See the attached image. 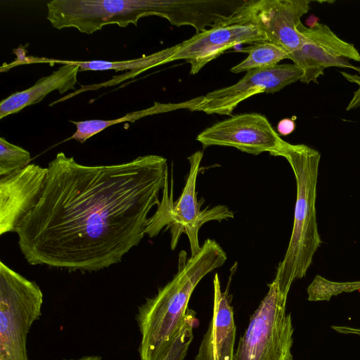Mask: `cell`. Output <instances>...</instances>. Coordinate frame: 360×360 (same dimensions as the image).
Masks as SVG:
<instances>
[{
	"instance_id": "24",
	"label": "cell",
	"mask_w": 360,
	"mask_h": 360,
	"mask_svg": "<svg viewBox=\"0 0 360 360\" xmlns=\"http://www.w3.org/2000/svg\"><path fill=\"white\" fill-rule=\"evenodd\" d=\"M345 333L346 334H352V335H360V328L347 326L345 328Z\"/></svg>"
},
{
	"instance_id": "23",
	"label": "cell",
	"mask_w": 360,
	"mask_h": 360,
	"mask_svg": "<svg viewBox=\"0 0 360 360\" xmlns=\"http://www.w3.org/2000/svg\"><path fill=\"white\" fill-rule=\"evenodd\" d=\"M185 356L180 352H170L165 360H184Z\"/></svg>"
},
{
	"instance_id": "25",
	"label": "cell",
	"mask_w": 360,
	"mask_h": 360,
	"mask_svg": "<svg viewBox=\"0 0 360 360\" xmlns=\"http://www.w3.org/2000/svg\"><path fill=\"white\" fill-rule=\"evenodd\" d=\"M70 360H101V358L98 356H85L79 359Z\"/></svg>"
},
{
	"instance_id": "1",
	"label": "cell",
	"mask_w": 360,
	"mask_h": 360,
	"mask_svg": "<svg viewBox=\"0 0 360 360\" xmlns=\"http://www.w3.org/2000/svg\"><path fill=\"white\" fill-rule=\"evenodd\" d=\"M37 206L16 229L27 262L95 271L120 262L137 246L159 206L167 161L146 155L109 165H84L57 153Z\"/></svg>"
},
{
	"instance_id": "5",
	"label": "cell",
	"mask_w": 360,
	"mask_h": 360,
	"mask_svg": "<svg viewBox=\"0 0 360 360\" xmlns=\"http://www.w3.org/2000/svg\"><path fill=\"white\" fill-rule=\"evenodd\" d=\"M250 319L233 360H293L291 349L294 328L286 312L288 295L276 281Z\"/></svg>"
},
{
	"instance_id": "13",
	"label": "cell",
	"mask_w": 360,
	"mask_h": 360,
	"mask_svg": "<svg viewBox=\"0 0 360 360\" xmlns=\"http://www.w3.org/2000/svg\"><path fill=\"white\" fill-rule=\"evenodd\" d=\"M263 41H268L266 36L253 25L215 26L195 33L179 44V48L169 63L184 59L191 65V74L195 75L224 51L236 45Z\"/></svg>"
},
{
	"instance_id": "12",
	"label": "cell",
	"mask_w": 360,
	"mask_h": 360,
	"mask_svg": "<svg viewBox=\"0 0 360 360\" xmlns=\"http://www.w3.org/2000/svg\"><path fill=\"white\" fill-rule=\"evenodd\" d=\"M48 168L35 164L0 179V235L16 229L38 204Z\"/></svg>"
},
{
	"instance_id": "18",
	"label": "cell",
	"mask_w": 360,
	"mask_h": 360,
	"mask_svg": "<svg viewBox=\"0 0 360 360\" xmlns=\"http://www.w3.org/2000/svg\"><path fill=\"white\" fill-rule=\"evenodd\" d=\"M247 53L248 57L231 68L233 73L266 69L278 65L284 59H289V53L283 47L269 41H257L239 49Z\"/></svg>"
},
{
	"instance_id": "4",
	"label": "cell",
	"mask_w": 360,
	"mask_h": 360,
	"mask_svg": "<svg viewBox=\"0 0 360 360\" xmlns=\"http://www.w3.org/2000/svg\"><path fill=\"white\" fill-rule=\"evenodd\" d=\"M39 286L0 262V360H28L27 338L41 315Z\"/></svg>"
},
{
	"instance_id": "20",
	"label": "cell",
	"mask_w": 360,
	"mask_h": 360,
	"mask_svg": "<svg viewBox=\"0 0 360 360\" xmlns=\"http://www.w3.org/2000/svg\"><path fill=\"white\" fill-rule=\"evenodd\" d=\"M28 150L0 138V176L14 173L30 165Z\"/></svg>"
},
{
	"instance_id": "14",
	"label": "cell",
	"mask_w": 360,
	"mask_h": 360,
	"mask_svg": "<svg viewBox=\"0 0 360 360\" xmlns=\"http://www.w3.org/2000/svg\"><path fill=\"white\" fill-rule=\"evenodd\" d=\"M213 315L194 360H233L236 328L231 296L222 292L217 274L213 279Z\"/></svg>"
},
{
	"instance_id": "7",
	"label": "cell",
	"mask_w": 360,
	"mask_h": 360,
	"mask_svg": "<svg viewBox=\"0 0 360 360\" xmlns=\"http://www.w3.org/2000/svg\"><path fill=\"white\" fill-rule=\"evenodd\" d=\"M158 0H53L47 20L57 29L75 28L87 34L108 25L137 26L139 19L157 15Z\"/></svg>"
},
{
	"instance_id": "6",
	"label": "cell",
	"mask_w": 360,
	"mask_h": 360,
	"mask_svg": "<svg viewBox=\"0 0 360 360\" xmlns=\"http://www.w3.org/2000/svg\"><path fill=\"white\" fill-rule=\"evenodd\" d=\"M202 156V151H196L188 158L190 164L188 177L181 195L174 202L168 197L166 183L162 200L155 214L150 217L146 229V234L154 237L165 226L169 228L172 250L175 249L181 233H186L189 240L191 256L197 255L201 248L198 242V231L203 224L212 220L221 221L233 217V213L224 205L200 210L195 187Z\"/></svg>"
},
{
	"instance_id": "16",
	"label": "cell",
	"mask_w": 360,
	"mask_h": 360,
	"mask_svg": "<svg viewBox=\"0 0 360 360\" xmlns=\"http://www.w3.org/2000/svg\"><path fill=\"white\" fill-rule=\"evenodd\" d=\"M79 71L78 65L65 63L51 75L39 79L31 87L10 95L0 103V120L41 102L53 91H58L59 94L70 90L75 91Z\"/></svg>"
},
{
	"instance_id": "2",
	"label": "cell",
	"mask_w": 360,
	"mask_h": 360,
	"mask_svg": "<svg viewBox=\"0 0 360 360\" xmlns=\"http://www.w3.org/2000/svg\"><path fill=\"white\" fill-rule=\"evenodd\" d=\"M226 259L224 249L212 239L204 241L195 256L188 258L184 251L180 252L176 274L139 307L136 319L141 335V360H165L185 326L194 289Z\"/></svg>"
},
{
	"instance_id": "21",
	"label": "cell",
	"mask_w": 360,
	"mask_h": 360,
	"mask_svg": "<svg viewBox=\"0 0 360 360\" xmlns=\"http://www.w3.org/2000/svg\"><path fill=\"white\" fill-rule=\"evenodd\" d=\"M356 72V73L354 74L340 72L347 81L356 84L358 86L346 108L347 110H351L360 106V68H357Z\"/></svg>"
},
{
	"instance_id": "15",
	"label": "cell",
	"mask_w": 360,
	"mask_h": 360,
	"mask_svg": "<svg viewBox=\"0 0 360 360\" xmlns=\"http://www.w3.org/2000/svg\"><path fill=\"white\" fill-rule=\"evenodd\" d=\"M179 48V44L141 58L118 61L66 60L30 56L28 62L29 64L49 63L53 65L56 63L63 65L65 63H71L78 65L79 67V71H100L109 70H114L115 71L129 70V74L113 77L114 78L108 82L101 84L83 86L79 89L73 92V95L75 96L86 91L96 90L103 86L114 85L128 78H134L136 75L149 69L167 63L170 58L176 53Z\"/></svg>"
},
{
	"instance_id": "10",
	"label": "cell",
	"mask_w": 360,
	"mask_h": 360,
	"mask_svg": "<svg viewBox=\"0 0 360 360\" xmlns=\"http://www.w3.org/2000/svg\"><path fill=\"white\" fill-rule=\"evenodd\" d=\"M203 148L233 147L252 155L269 152L278 156L286 141L274 130L268 119L256 112L233 115L201 131L196 137Z\"/></svg>"
},
{
	"instance_id": "19",
	"label": "cell",
	"mask_w": 360,
	"mask_h": 360,
	"mask_svg": "<svg viewBox=\"0 0 360 360\" xmlns=\"http://www.w3.org/2000/svg\"><path fill=\"white\" fill-rule=\"evenodd\" d=\"M359 289L360 281L335 282L317 275L307 288V299L309 301H328L333 296Z\"/></svg>"
},
{
	"instance_id": "9",
	"label": "cell",
	"mask_w": 360,
	"mask_h": 360,
	"mask_svg": "<svg viewBox=\"0 0 360 360\" xmlns=\"http://www.w3.org/2000/svg\"><path fill=\"white\" fill-rule=\"evenodd\" d=\"M297 30L302 37V44L289 53L302 71L300 82L318 83L327 68L335 67L356 70L350 61L360 62V53L352 43L340 38L327 25L318 22L309 27L300 22Z\"/></svg>"
},
{
	"instance_id": "11",
	"label": "cell",
	"mask_w": 360,
	"mask_h": 360,
	"mask_svg": "<svg viewBox=\"0 0 360 360\" xmlns=\"http://www.w3.org/2000/svg\"><path fill=\"white\" fill-rule=\"evenodd\" d=\"M303 73L295 63L247 72L237 83L202 96L191 110L206 114L230 115L242 101L260 93L273 94L300 81Z\"/></svg>"
},
{
	"instance_id": "22",
	"label": "cell",
	"mask_w": 360,
	"mask_h": 360,
	"mask_svg": "<svg viewBox=\"0 0 360 360\" xmlns=\"http://www.w3.org/2000/svg\"><path fill=\"white\" fill-rule=\"evenodd\" d=\"M295 129V123L290 118H284L280 120L277 125V130L279 135H289L293 132Z\"/></svg>"
},
{
	"instance_id": "8",
	"label": "cell",
	"mask_w": 360,
	"mask_h": 360,
	"mask_svg": "<svg viewBox=\"0 0 360 360\" xmlns=\"http://www.w3.org/2000/svg\"><path fill=\"white\" fill-rule=\"evenodd\" d=\"M309 0H245L217 26L250 24L257 27L273 42L289 53L302 44L297 30L301 18L310 9Z\"/></svg>"
},
{
	"instance_id": "17",
	"label": "cell",
	"mask_w": 360,
	"mask_h": 360,
	"mask_svg": "<svg viewBox=\"0 0 360 360\" xmlns=\"http://www.w3.org/2000/svg\"><path fill=\"white\" fill-rule=\"evenodd\" d=\"M202 96H198L189 101L178 103H162L154 102L153 105L148 108L129 112L124 116L111 120H90L79 122L71 121L76 126L75 132L68 139H74L79 143H84L88 139L102 131L112 125L129 122L133 123L138 120L147 116L167 112L179 109L187 108L190 110L198 104Z\"/></svg>"
},
{
	"instance_id": "3",
	"label": "cell",
	"mask_w": 360,
	"mask_h": 360,
	"mask_svg": "<svg viewBox=\"0 0 360 360\" xmlns=\"http://www.w3.org/2000/svg\"><path fill=\"white\" fill-rule=\"evenodd\" d=\"M278 156L283 157L290 164L297 186L292 234L274 280L280 291L288 295L293 281L305 276L321 244L316 215L321 154L307 145L286 142Z\"/></svg>"
}]
</instances>
